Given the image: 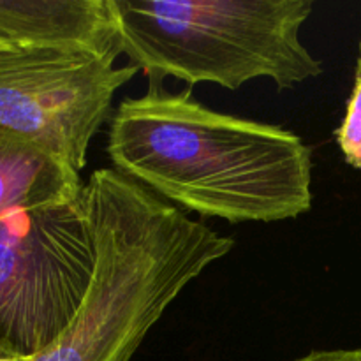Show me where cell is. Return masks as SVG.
Wrapping results in <instances>:
<instances>
[{"instance_id": "cell-11", "label": "cell", "mask_w": 361, "mask_h": 361, "mask_svg": "<svg viewBox=\"0 0 361 361\" xmlns=\"http://www.w3.org/2000/svg\"><path fill=\"white\" fill-rule=\"evenodd\" d=\"M356 66H360V67H361V42H360V55H358V63H356Z\"/></svg>"}, {"instance_id": "cell-1", "label": "cell", "mask_w": 361, "mask_h": 361, "mask_svg": "<svg viewBox=\"0 0 361 361\" xmlns=\"http://www.w3.org/2000/svg\"><path fill=\"white\" fill-rule=\"evenodd\" d=\"M106 150L120 175L201 217L268 224L312 208V152L298 134L215 111L190 90L123 99Z\"/></svg>"}, {"instance_id": "cell-8", "label": "cell", "mask_w": 361, "mask_h": 361, "mask_svg": "<svg viewBox=\"0 0 361 361\" xmlns=\"http://www.w3.org/2000/svg\"><path fill=\"white\" fill-rule=\"evenodd\" d=\"M335 140L344 161L351 168L361 169V67L356 66L355 85L348 101L344 120L335 130Z\"/></svg>"}, {"instance_id": "cell-6", "label": "cell", "mask_w": 361, "mask_h": 361, "mask_svg": "<svg viewBox=\"0 0 361 361\" xmlns=\"http://www.w3.org/2000/svg\"><path fill=\"white\" fill-rule=\"evenodd\" d=\"M51 48L122 53L109 0H0V51Z\"/></svg>"}, {"instance_id": "cell-2", "label": "cell", "mask_w": 361, "mask_h": 361, "mask_svg": "<svg viewBox=\"0 0 361 361\" xmlns=\"http://www.w3.org/2000/svg\"><path fill=\"white\" fill-rule=\"evenodd\" d=\"M95 264L69 326L30 361H130L148 331L235 240L116 169L85 182Z\"/></svg>"}, {"instance_id": "cell-3", "label": "cell", "mask_w": 361, "mask_h": 361, "mask_svg": "<svg viewBox=\"0 0 361 361\" xmlns=\"http://www.w3.org/2000/svg\"><path fill=\"white\" fill-rule=\"evenodd\" d=\"M120 46L150 87L164 78L238 90L268 78L295 88L323 74L300 39L312 0H109Z\"/></svg>"}, {"instance_id": "cell-10", "label": "cell", "mask_w": 361, "mask_h": 361, "mask_svg": "<svg viewBox=\"0 0 361 361\" xmlns=\"http://www.w3.org/2000/svg\"><path fill=\"white\" fill-rule=\"evenodd\" d=\"M0 361H30V358H21V356H2V355H0Z\"/></svg>"}, {"instance_id": "cell-5", "label": "cell", "mask_w": 361, "mask_h": 361, "mask_svg": "<svg viewBox=\"0 0 361 361\" xmlns=\"http://www.w3.org/2000/svg\"><path fill=\"white\" fill-rule=\"evenodd\" d=\"M115 59L69 49L0 51V130L81 173L92 137L113 116L115 94L137 73Z\"/></svg>"}, {"instance_id": "cell-7", "label": "cell", "mask_w": 361, "mask_h": 361, "mask_svg": "<svg viewBox=\"0 0 361 361\" xmlns=\"http://www.w3.org/2000/svg\"><path fill=\"white\" fill-rule=\"evenodd\" d=\"M80 173L44 148L0 130V219L18 210L78 200Z\"/></svg>"}, {"instance_id": "cell-4", "label": "cell", "mask_w": 361, "mask_h": 361, "mask_svg": "<svg viewBox=\"0 0 361 361\" xmlns=\"http://www.w3.org/2000/svg\"><path fill=\"white\" fill-rule=\"evenodd\" d=\"M95 264L85 189L78 200L0 219V355L32 358L69 326Z\"/></svg>"}, {"instance_id": "cell-9", "label": "cell", "mask_w": 361, "mask_h": 361, "mask_svg": "<svg viewBox=\"0 0 361 361\" xmlns=\"http://www.w3.org/2000/svg\"><path fill=\"white\" fill-rule=\"evenodd\" d=\"M295 361H361L358 349H331V351H312Z\"/></svg>"}]
</instances>
